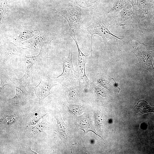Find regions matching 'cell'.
Returning a JSON list of instances; mask_svg holds the SVG:
<instances>
[{"instance_id":"6da1fadb","label":"cell","mask_w":154,"mask_h":154,"mask_svg":"<svg viewBox=\"0 0 154 154\" xmlns=\"http://www.w3.org/2000/svg\"><path fill=\"white\" fill-rule=\"evenodd\" d=\"M48 47H44L40 51L38 54L36 56L28 57L23 55L25 71L24 75L21 78H14V83L17 86L33 83L34 76L37 71L39 70L48 60Z\"/></svg>"},{"instance_id":"7a4b0ae2","label":"cell","mask_w":154,"mask_h":154,"mask_svg":"<svg viewBox=\"0 0 154 154\" xmlns=\"http://www.w3.org/2000/svg\"><path fill=\"white\" fill-rule=\"evenodd\" d=\"M110 24L106 20L99 17L96 18L93 22L87 28H83L86 29L90 34L91 37V57L92 58V38L94 35L96 34L101 37L105 45H106L108 41L112 39H115L117 43L118 49H119L118 44L117 40H122L124 38L123 37L117 36L112 34L109 30L108 27Z\"/></svg>"},{"instance_id":"3957f363","label":"cell","mask_w":154,"mask_h":154,"mask_svg":"<svg viewBox=\"0 0 154 154\" xmlns=\"http://www.w3.org/2000/svg\"><path fill=\"white\" fill-rule=\"evenodd\" d=\"M131 49L130 50L135 55L139 61L140 68L143 67L154 74L153 65L154 46H148L138 40Z\"/></svg>"},{"instance_id":"277c9868","label":"cell","mask_w":154,"mask_h":154,"mask_svg":"<svg viewBox=\"0 0 154 154\" xmlns=\"http://www.w3.org/2000/svg\"><path fill=\"white\" fill-rule=\"evenodd\" d=\"M62 60L63 72L59 76L53 78L55 81L64 86H71L76 80L79 82L78 73L75 70L73 66L72 50H70L67 58L64 57Z\"/></svg>"},{"instance_id":"5b68a950","label":"cell","mask_w":154,"mask_h":154,"mask_svg":"<svg viewBox=\"0 0 154 154\" xmlns=\"http://www.w3.org/2000/svg\"><path fill=\"white\" fill-rule=\"evenodd\" d=\"M82 9L71 4L62 10L54 9L55 13L64 17L67 21L70 29H82L83 22L82 18Z\"/></svg>"},{"instance_id":"8992f818","label":"cell","mask_w":154,"mask_h":154,"mask_svg":"<svg viewBox=\"0 0 154 154\" xmlns=\"http://www.w3.org/2000/svg\"><path fill=\"white\" fill-rule=\"evenodd\" d=\"M52 39L49 33L40 31L38 34L19 44L21 46L38 51L44 47L49 46Z\"/></svg>"},{"instance_id":"52a82bcc","label":"cell","mask_w":154,"mask_h":154,"mask_svg":"<svg viewBox=\"0 0 154 154\" xmlns=\"http://www.w3.org/2000/svg\"><path fill=\"white\" fill-rule=\"evenodd\" d=\"M55 80L51 78L46 74L43 73L40 78V82L36 86L33 87L34 91L38 101L41 103L50 94V89L58 84Z\"/></svg>"},{"instance_id":"ba28073f","label":"cell","mask_w":154,"mask_h":154,"mask_svg":"<svg viewBox=\"0 0 154 154\" xmlns=\"http://www.w3.org/2000/svg\"><path fill=\"white\" fill-rule=\"evenodd\" d=\"M73 39L76 44L78 51V74L79 78V84L83 86L89 84L90 81L85 73V66L88 62V57L90 54H84L81 50L75 37L74 30H70L67 32Z\"/></svg>"},{"instance_id":"9c48e42d","label":"cell","mask_w":154,"mask_h":154,"mask_svg":"<svg viewBox=\"0 0 154 154\" xmlns=\"http://www.w3.org/2000/svg\"><path fill=\"white\" fill-rule=\"evenodd\" d=\"M31 84L27 83L24 85L16 86V93L13 98L7 100L8 102L12 104L23 103L31 98L33 95Z\"/></svg>"},{"instance_id":"30bf717a","label":"cell","mask_w":154,"mask_h":154,"mask_svg":"<svg viewBox=\"0 0 154 154\" xmlns=\"http://www.w3.org/2000/svg\"><path fill=\"white\" fill-rule=\"evenodd\" d=\"M23 48L11 42H5L1 47L0 69L5 66V62L11 56L18 54L21 52Z\"/></svg>"},{"instance_id":"8fae6325","label":"cell","mask_w":154,"mask_h":154,"mask_svg":"<svg viewBox=\"0 0 154 154\" xmlns=\"http://www.w3.org/2000/svg\"><path fill=\"white\" fill-rule=\"evenodd\" d=\"M37 31L35 28L24 29L15 31L12 41L15 43H19L26 40L35 35V32Z\"/></svg>"},{"instance_id":"7c38bea8","label":"cell","mask_w":154,"mask_h":154,"mask_svg":"<svg viewBox=\"0 0 154 154\" xmlns=\"http://www.w3.org/2000/svg\"><path fill=\"white\" fill-rule=\"evenodd\" d=\"M134 13L129 6H125L119 12L118 16V21L122 25L128 24L127 21L133 19Z\"/></svg>"},{"instance_id":"4fadbf2b","label":"cell","mask_w":154,"mask_h":154,"mask_svg":"<svg viewBox=\"0 0 154 154\" xmlns=\"http://www.w3.org/2000/svg\"><path fill=\"white\" fill-rule=\"evenodd\" d=\"M134 112L138 116L149 112L154 113V107L150 106L146 101L140 100L134 107Z\"/></svg>"},{"instance_id":"5bb4252c","label":"cell","mask_w":154,"mask_h":154,"mask_svg":"<svg viewBox=\"0 0 154 154\" xmlns=\"http://www.w3.org/2000/svg\"><path fill=\"white\" fill-rule=\"evenodd\" d=\"M55 117L57 121L56 127L58 133L63 139H66L68 134L67 128L63 121L60 113H56Z\"/></svg>"},{"instance_id":"9a60e30c","label":"cell","mask_w":154,"mask_h":154,"mask_svg":"<svg viewBox=\"0 0 154 154\" xmlns=\"http://www.w3.org/2000/svg\"><path fill=\"white\" fill-rule=\"evenodd\" d=\"M151 0H137L136 5L138 11L142 15L147 16L150 12L151 7Z\"/></svg>"},{"instance_id":"2e32d148","label":"cell","mask_w":154,"mask_h":154,"mask_svg":"<svg viewBox=\"0 0 154 154\" xmlns=\"http://www.w3.org/2000/svg\"><path fill=\"white\" fill-rule=\"evenodd\" d=\"M77 128L78 129H80L83 130L85 133H87L88 131H92L95 133L96 135L101 137L97 134L95 132L94 129L93 128L92 125L91 121L89 118H83L81 119L78 122L76 123Z\"/></svg>"},{"instance_id":"e0dca14e","label":"cell","mask_w":154,"mask_h":154,"mask_svg":"<svg viewBox=\"0 0 154 154\" xmlns=\"http://www.w3.org/2000/svg\"><path fill=\"white\" fill-rule=\"evenodd\" d=\"M9 0H1L0 23L3 22L8 11Z\"/></svg>"},{"instance_id":"ac0fdd59","label":"cell","mask_w":154,"mask_h":154,"mask_svg":"<svg viewBox=\"0 0 154 154\" xmlns=\"http://www.w3.org/2000/svg\"><path fill=\"white\" fill-rule=\"evenodd\" d=\"M77 4L82 8L89 7H95L97 0H74Z\"/></svg>"},{"instance_id":"d6986e66","label":"cell","mask_w":154,"mask_h":154,"mask_svg":"<svg viewBox=\"0 0 154 154\" xmlns=\"http://www.w3.org/2000/svg\"><path fill=\"white\" fill-rule=\"evenodd\" d=\"M1 80L0 84V92H1L4 86L6 85H9L14 83V81L11 80L8 75L2 74L0 75Z\"/></svg>"},{"instance_id":"ffe728a7","label":"cell","mask_w":154,"mask_h":154,"mask_svg":"<svg viewBox=\"0 0 154 154\" xmlns=\"http://www.w3.org/2000/svg\"><path fill=\"white\" fill-rule=\"evenodd\" d=\"M125 6V0H117L114 3L113 6L108 13L112 11L118 12L122 9Z\"/></svg>"},{"instance_id":"44dd1931","label":"cell","mask_w":154,"mask_h":154,"mask_svg":"<svg viewBox=\"0 0 154 154\" xmlns=\"http://www.w3.org/2000/svg\"><path fill=\"white\" fill-rule=\"evenodd\" d=\"M2 118V121L5 124H9L14 122L17 118L15 115L10 114L5 115Z\"/></svg>"},{"instance_id":"7402d4cb","label":"cell","mask_w":154,"mask_h":154,"mask_svg":"<svg viewBox=\"0 0 154 154\" xmlns=\"http://www.w3.org/2000/svg\"><path fill=\"white\" fill-rule=\"evenodd\" d=\"M68 92L69 97L73 100H76L78 99V95L77 91L74 88L69 87Z\"/></svg>"},{"instance_id":"603a6c76","label":"cell","mask_w":154,"mask_h":154,"mask_svg":"<svg viewBox=\"0 0 154 154\" xmlns=\"http://www.w3.org/2000/svg\"><path fill=\"white\" fill-rule=\"evenodd\" d=\"M45 126L44 123H40L34 127L32 131L35 133H38L42 132Z\"/></svg>"},{"instance_id":"cb8c5ba5","label":"cell","mask_w":154,"mask_h":154,"mask_svg":"<svg viewBox=\"0 0 154 154\" xmlns=\"http://www.w3.org/2000/svg\"><path fill=\"white\" fill-rule=\"evenodd\" d=\"M45 115H44L43 116L37 115L33 117L30 119L29 125H35L40 119L44 116Z\"/></svg>"},{"instance_id":"d4e9b609","label":"cell","mask_w":154,"mask_h":154,"mask_svg":"<svg viewBox=\"0 0 154 154\" xmlns=\"http://www.w3.org/2000/svg\"><path fill=\"white\" fill-rule=\"evenodd\" d=\"M70 107V109L73 113L77 114L80 112V108L79 106L73 105H71Z\"/></svg>"},{"instance_id":"484cf974","label":"cell","mask_w":154,"mask_h":154,"mask_svg":"<svg viewBox=\"0 0 154 154\" xmlns=\"http://www.w3.org/2000/svg\"><path fill=\"white\" fill-rule=\"evenodd\" d=\"M97 123L99 124H101L103 122V118L102 115L99 113H97L95 116Z\"/></svg>"},{"instance_id":"4316f807","label":"cell","mask_w":154,"mask_h":154,"mask_svg":"<svg viewBox=\"0 0 154 154\" xmlns=\"http://www.w3.org/2000/svg\"><path fill=\"white\" fill-rule=\"evenodd\" d=\"M29 153H30L31 154H37V153L35 151H33V150H31V149H30V148L29 149Z\"/></svg>"}]
</instances>
